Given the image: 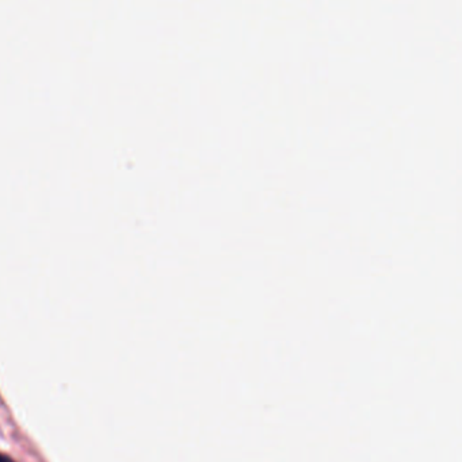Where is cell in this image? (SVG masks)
Returning <instances> with one entry per match:
<instances>
[{
    "mask_svg": "<svg viewBox=\"0 0 462 462\" xmlns=\"http://www.w3.org/2000/svg\"><path fill=\"white\" fill-rule=\"evenodd\" d=\"M0 462H17L15 460H13L10 456L4 454V453H0Z\"/></svg>",
    "mask_w": 462,
    "mask_h": 462,
    "instance_id": "obj_1",
    "label": "cell"
}]
</instances>
